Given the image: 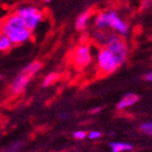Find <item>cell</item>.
<instances>
[{
	"mask_svg": "<svg viewBox=\"0 0 152 152\" xmlns=\"http://www.w3.org/2000/svg\"><path fill=\"white\" fill-rule=\"evenodd\" d=\"M0 29L1 33L10 39L12 45L23 44L31 37V31L26 28L23 21L17 14L9 16L0 26Z\"/></svg>",
	"mask_w": 152,
	"mask_h": 152,
	"instance_id": "6da1fadb",
	"label": "cell"
},
{
	"mask_svg": "<svg viewBox=\"0 0 152 152\" xmlns=\"http://www.w3.org/2000/svg\"><path fill=\"white\" fill-rule=\"evenodd\" d=\"M95 23L97 28L99 29L111 27L121 34H126L128 32V25L122 19H120L118 14L114 11H109V12H103L99 14Z\"/></svg>",
	"mask_w": 152,
	"mask_h": 152,
	"instance_id": "7a4b0ae2",
	"label": "cell"
},
{
	"mask_svg": "<svg viewBox=\"0 0 152 152\" xmlns=\"http://www.w3.org/2000/svg\"><path fill=\"white\" fill-rule=\"evenodd\" d=\"M42 66L43 65H42L41 62H32L31 64H29L20 74L16 77L15 80L13 81L12 85H11V91L13 94H20V93H23V91L26 88V86L31 80V78L36 72L41 70Z\"/></svg>",
	"mask_w": 152,
	"mask_h": 152,
	"instance_id": "3957f363",
	"label": "cell"
},
{
	"mask_svg": "<svg viewBox=\"0 0 152 152\" xmlns=\"http://www.w3.org/2000/svg\"><path fill=\"white\" fill-rule=\"evenodd\" d=\"M105 43H107L105 48L113 54L118 65L120 66L121 64H124V62L126 61V58L128 56V48L127 45L124 43V41H121L115 34H111L107 37Z\"/></svg>",
	"mask_w": 152,
	"mask_h": 152,
	"instance_id": "277c9868",
	"label": "cell"
},
{
	"mask_svg": "<svg viewBox=\"0 0 152 152\" xmlns=\"http://www.w3.org/2000/svg\"><path fill=\"white\" fill-rule=\"evenodd\" d=\"M16 14L21 18V20L25 23L26 28L30 31L34 30L37 27L38 23L42 21V19H43L42 12L38 9L34 8V7L21 8L17 11Z\"/></svg>",
	"mask_w": 152,
	"mask_h": 152,
	"instance_id": "5b68a950",
	"label": "cell"
},
{
	"mask_svg": "<svg viewBox=\"0 0 152 152\" xmlns=\"http://www.w3.org/2000/svg\"><path fill=\"white\" fill-rule=\"evenodd\" d=\"M98 66L100 71L104 75L113 74L119 67V65H118L117 61L115 60L114 56H113V54L107 48H103L99 51Z\"/></svg>",
	"mask_w": 152,
	"mask_h": 152,
	"instance_id": "8992f818",
	"label": "cell"
},
{
	"mask_svg": "<svg viewBox=\"0 0 152 152\" xmlns=\"http://www.w3.org/2000/svg\"><path fill=\"white\" fill-rule=\"evenodd\" d=\"M74 62L77 67H85L91 62V50L87 46H79L74 53Z\"/></svg>",
	"mask_w": 152,
	"mask_h": 152,
	"instance_id": "52a82bcc",
	"label": "cell"
},
{
	"mask_svg": "<svg viewBox=\"0 0 152 152\" xmlns=\"http://www.w3.org/2000/svg\"><path fill=\"white\" fill-rule=\"evenodd\" d=\"M138 101V96L135 94H128L124 97V98L118 102L117 104V109L118 110H122V109H126L128 107H131L133 105L134 103Z\"/></svg>",
	"mask_w": 152,
	"mask_h": 152,
	"instance_id": "ba28073f",
	"label": "cell"
},
{
	"mask_svg": "<svg viewBox=\"0 0 152 152\" xmlns=\"http://www.w3.org/2000/svg\"><path fill=\"white\" fill-rule=\"evenodd\" d=\"M112 152H124V151H130L133 149V146L128 142H112L110 144Z\"/></svg>",
	"mask_w": 152,
	"mask_h": 152,
	"instance_id": "9c48e42d",
	"label": "cell"
},
{
	"mask_svg": "<svg viewBox=\"0 0 152 152\" xmlns=\"http://www.w3.org/2000/svg\"><path fill=\"white\" fill-rule=\"evenodd\" d=\"M89 16H91V13L89 12H85L83 14L79 16L78 19L76 20V29L77 30H84L86 28L87 25V20H88Z\"/></svg>",
	"mask_w": 152,
	"mask_h": 152,
	"instance_id": "30bf717a",
	"label": "cell"
},
{
	"mask_svg": "<svg viewBox=\"0 0 152 152\" xmlns=\"http://www.w3.org/2000/svg\"><path fill=\"white\" fill-rule=\"evenodd\" d=\"M12 43L8 37L0 33V51H7L12 48Z\"/></svg>",
	"mask_w": 152,
	"mask_h": 152,
	"instance_id": "8fae6325",
	"label": "cell"
},
{
	"mask_svg": "<svg viewBox=\"0 0 152 152\" xmlns=\"http://www.w3.org/2000/svg\"><path fill=\"white\" fill-rule=\"evenodd\" d=\"M58 74H56V72H51V74H49L48 76H46V78L44 79L43 81V85L44 86H49V85H51V84H53L54 82L56 81L58 79Z\"/></svg>",
	"mask_w": 152,
	"mask_h": 152,
	"instance_id": "7c38bea8",
	"label": "cell"
},
{
	"mask_svg": "<svg viewBox=\"0 0 152 152\" xmlns=\"http://www.w3.org/2000/svg\"><path fill=\"white\" fill-rule=\"evenodd\" d=\"M140 130L144 132L145 134L147 135H151L152 134V124L151 122H145V124H142V127H140Z\"/></svg>",
	"mask_w": 152,
	"mask_h": 152,
	"instance_id": "4fadbf2b",
	"label": "cell"
},
{
	"mask_svg": "<svg viewBox=\"0 0 152 152\" xmlns=\"http://www.w3.org/2000/svg\"><path fill=\"white\" fill-rule=\"evenodd\" d=\"M87 136V134L84 131H77L74 133V137L77 140H84Z\"/></svg>",
	"mask_w": 152,
	"mask_h": 152,
	"instance_id": "5bb4252c",
	"label": "cell"
},
{
	"mask_svg": "<svg viewBox=\"0 0 152 152\" xmlns=\"http://www.w3.org/2000/svg\"><path fill=\"white\" fill-rule=\"evenodd\" d=\"M100 136H101V133L99 131H91V132H89V134H88L89 140H96V138H99Z\"/></svg>",
	"mask_w": 152,
	"mask_h": 152,
	"instance_id": "9a60e30c",
	"label": "cell"
},
{
	"mask_svg": "<svg viewBox=\"0 0 152 152\" xmlns=\"http://www.w3.org/2000/svg\"><path fill=\"white\" fill-rule=\"evenodd\" d=\"M145 79H146V80H148L149 82H151V80H152V74H151V72H149L148 75H146Z\"/></svg>",
	"mask_w": 152,
	"mask_h": 152,
	"instance_id": "2e32d148",
	"label": "cell"
},
{
	"mask_svg": "<svg viewBox=\"0 0 152 152\" xmlns=\"http://www.w3.org/2000/svg\"><path fill=\"white\" fill-rule=\"evenodd\" d=\"M46 2H49V1H51V0H45Z\"/></svg>",
	"mask_w": 152,
	"mask_h": 152,
	"instance_id": "e0dca14e",
	"label": "cell"
},
{
	"mask_svg": "<svg viewBox=\"0 0 152 152\" xmlns=\"http://www.w3.org/2000/svg\"><path fill=\"white\" fill-rule=\"evenodd\" d=\"M0 33H1V29H0Z\"/></svg>",
	"mask_w": 152,
	"mask_h": 152,
	"instance_id": "ac0fdd59",
	"label": "cell"
},
{
	"mask_svg": "<svg viewBox=\"0 0 152 152\" xmlns=\"http://www.w3.org/2000/svg\"><path fill=\"white\" fill-rule=\"evenodd\" d=\"M0 79H1V76H0Z\"/></svg>",
	"mask_w": 152,
	"mask_h": 152,
	"instance_id": "d6986e66",
	"label": "cell"
}]
</instances>
